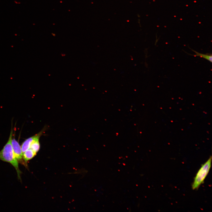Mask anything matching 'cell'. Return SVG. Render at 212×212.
<instances>
[{
	"label": "cell",
	"instance_id": "1",
	"mask_svg": "<svg viewBox=\"0 0 212 212\" xmlns=\"http://www.w3.org/2000/svg\"><path fill=\"white\" fill-rule=\"evenodd\" d=\"M13 135L12 124L10 135L7 142L0 151V160L10 163L15 168L18 178L21 180L20 175L21 173L19 167L18 162L16 158L11 145V139Z\"/></svg>",
	"mask_w": 212,
	"mask_h": 212
},
{
	"label": "cell",
	"instance_id": "2",
	"mask_svg": "<svg viewBox=\"0 0 212 212\" xmlns=\"http://www.w3.org/2000/svg\"><path fill=\"white\" fill-rule=\"evenodd\" d=\"M211 157L203 164L199 169L194 178L192 185L193 190L198 188L203 183L208 175L211 166Z\"/></svg>",
	"mask_w": 212,
	"mask_h": 212
},
{
	"label": "cell",
	"instance_id": "3",
	"mask_svg": "<svg viewBox=\"0 0 212 212\" xmlns=\"http://www.w3.org/2000/svg\"><path fill=\"white\" fill-rule=\"evenodd\" d=\"M11 145L14 155L19 163L27 167V165L25 163L23 157V153L21 146L16 140L15 136L13 135L11 139Z\"/></svg>",
	"mask_w": 212,
	"mask_h": 212
},
{
	"label": "cell",
	"instance_id": "4",
	"mask_svg": "<svg viewBox=\"0 0 212 212\" xmlns=\"http://www.w3.org/2000/svg\"><path fill=\"white\" fill-rule=\"evenodd\" d=\"M47 128V127H44L38 133L25 140L21 145L23 153L29 148L31 143L37 138H40L45 132Z\"/></svg>",
	"mask_w": 212,
	"mask_h": 212
},
{
	"label": "cell",
	"instance_id": "5",
	"mask_svg": "<svg viewBox=\"0 0 212 212\" xmlns=\"http://www.w3.org/2000/svg\"><path fill=\"white\" fill-rule=\"evenodd\" d=\"M36 154V153L30 149H28L23 153V158L26 163L27 164L28 161L33 158Z\"/></svg>",
	"mask_w": 212,
	"mask_h": 212
},
{
	"label": "cell",
	"instance_id": "6",
	"mask_svg": "<svg viewBox=\"0 0 212 212\" xmlns=\"http://www.w3.org/2000/svg\"><path fill=\"white\" fill-rule=\"evenodd\" d=\"M40 138H37L34 140L31 143L29 147V149H31L36 153L39 151L40 148Z\"/></svg>",
	"mask_w": 212,
	"mask_h": 212
},
{
	"label": "cell",
	"instance_id": "7",
	"mask_svg": "<svg viewBox=\"0 0 212 212\" xmlns=\"http://www.w3.org/2000/svg\"><path fill=\"white\" fill-rule=\"evenodd\" d=\"M190 49H191L190 48ZM191 50L194 52L196 54L194 55H193V56H199L203 58H204L209 61L211 62H212V54H201V53H198L196 51H194V50H193V49H191Z\"/></svg>",
	"mask_w": 212,
	"mask_h": 212
}]
</instances>
